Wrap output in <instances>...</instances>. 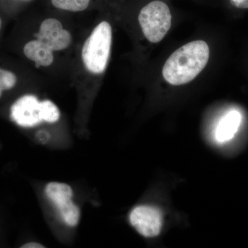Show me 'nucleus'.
<instances>
[{
    "label": "nucleus",
    "mask_w": 248,
    "mask_h": 248,
    "mask_svg": "<svg viewBox=\"0 0 248 248\" xmlns=\"http://www.w3.org/2000/svg\"><path fill=\"white\" fill-rule=\"evenodd\" d=\"M210 58L208 44L196 40L182 46L166 60L163 67L164 79L173 86L190 82L203 71Z\"/></svg>",
    "instance_id": "1"
},
{
    "label": "nucleus",
    "mask_w": 248,
    "mask_h": 248,
    "mask_svg": "<svg viewBox=\"0 0 248 248\" xmlns=\"http://www.w3.org/2000/svg\"><path fill=\"white\" fill-rule=\"evenodd\" d=\"M37 40L28 42L24 53L37 66H50L54 61V51L65 50L72 42L69 31L63 29L62 23L55 18H48L41 24Z\"/></svg>",
    "instance_id": "2"
},
{
    "label": "nucleus",
    "mask_w": 248,
    "mask_h": 248,
    "mask_svg": "<svg viewBox=\"0 0 248 248\" xmlns=\"http://www.w3.org/2000/svg\"><path fill=\"white\" fill-rule=\"evenodd\" d=\"M112 28L108 22L99 23L84 42L81 58L86 69L94 75L107 68L112 45Z\"/></svg>",
    "instance_id": "3"
},
{
    "label": "nucleus",
    "mask_w": 248,
    "mask_h": 248,
    "mask_svg": "<svg viewBox=\"0 0 248 248\" xmlns=\"http://www.w3.org/2000/svg\"><path fill=\"white\" fill-rule=\"evenodd\" d=\"M138 20L147 40L156 44L164 38L170 29L172 16L167 4L153 1L141 10Z\"/></svg>",
    "instance_id": "4"
},
{
    "label": "nucleus",
    "mask_w": 248,
    "mask_h": 248,
    "mask_svg": "<svg viewBox=\"0 0 248 248\" xmlns=\"http://www.w3.org/2000/svg\"><path fill=\"white\" fill-rule=\"evenodd\" d=\"M11 117L22 127H33L40 124L43 118L42 103L34 95L19 98L11 109Z\"/></svg>",
    "instance_id": "5"
},
{
    "label": "nucleus",
    "mask_w": 248,
    "mask_h": 248,
    "mask_svg": "<svg viewBox=\"0 0 248 248\" xmlns=\"http://www.w3.org/2000/svg\"><path fill=\"white\" fill-rule=\"evenodd\" d=\"M130 221L137 231L145 237H155L161 232L162 217L157 209L140 205L132 210Z\"/></svg>",
    "instance_id": "6"
},
{
    "label": "nucleus",
    "mask_w": 248,
    "mask_h": 248,
    "mask_svg": "<svg viewBox=\"0 0 248 248\" xmlns=\"http://www.w3.org/2000/svg\"><path fill=\"white\" fill-rule=\"evenodd\" d=\"M241 121V114L237 111L228 112L217 126L215 133L217 141L226 142L232 140L239 129Z\"/></svg>",
    "instance_id": "7"
},
{
    "label": "nucleus",
    "mask_w": 248,
    "mask_h": 248,
    "mask_svg": "<svg viewBox=\"0 0 248 248\" xmlns=\"http://www.w3.org/2000/svg\"><path fill=\"white\" fill-rule=\"evenodd\" d=\"M71 199H64L58 201L54 203L60 211L63 221L68 226L75 227L79 222L80 210L79 207L72 202Z\"/></svg>",
    "instance_id": "8"
},
{
    "label": "nucleus",
    "mask_w": 248,
    "mask_h": 248,
    "mask_svg": "<svg viewBox=\"0 0 248 248\" xmlns=\"http://www.w3.org/2000/svg\"><path fill=\"white\" fill-rule=\"evenodd\" d=\"M49 200L53 203L58 201L73 197V192L71 186L63 183H49L45 189Z\"/></svg>",
    "instance_id": "9"
},
{
    "label": "nucleus",
    "mask_w": 248,
    "mask_h": 248,
    "mask_svg": "<svg viewBox=\"0 0 248 248\" xmlns=\"http://www.w3.org/2000/svg\"><path fill=\"white\" fill-rule=\"evenodd\" d=\"M57 9L79 12L87 9L91 0H51Z\"/></svg>",
    "instance_id": "10"
},
{
    "label": "nucleus",
    "mask_w": 248,
    "mask_h": 248,
    "mask_svg": "<svg viewBox=\"0 0 248 248\" xmlns=\"http://www.w3.org/2000/svg\"><path fill=\"white\" fill-rule=\"evenodd\" d=\"M42 103L44 121L51 124L58 122L60 117L58 107L50 100H45Z\"/></svg>",
    "instance_id": "11"
},
{
    "label": "nucleus",
    "mask_w": 248,
    "mask_h": 248,
    "mask_svg": "<svg viewBox=\"0 0 248 248\" xmlns=\"http://www.w3.org/2000/svg\"><path fill=\"white\" fill-rule=\"evenodd\" d=\"M17 84V77L14 73L0 69V97L3 91L13 89Z\"/></svg>",
    "instance_id": "12"
},
{
    "label": "nucleus",
    "mask_w": 248,
    "mask_h": 248,
    "mask_svg": "<svg viewBox=\"0 0 248 248\" xmlns=\"http://www.w3.org/2000/svg\"><path fill=\"white\" fill-rule=\"evenodd\" d=\"M231 2L237 9H248V0H231Z\"/></svg>",
    "instance_id": "13"
},
{
    "label": "nucleus",
    "mask_w": 248,
    "mask_h": 248,
    "mask_svg": "<svg viewBox=\"0 0 248 248\" xmlns=\"http://www.w3.org/2000/svg\"><path fill=\"white\" fill-rule=\"evenodd\" d=\"M22 248H45V246L42 244H39V243L36 242H30L23 245L22 246Z\"/></svg>",
    "instance_id": "14"
},
{
    "label": "nucleus",
    "mask_w": 248,
    "mask_h": 248,
    "mask_svg": "<svg viewBox=\"0 0 248 248\" xmlns=\"http://www.w3.org/2000/svg\"><path fill=\"white\" fill-rule=\"evenodd\" d=\"M1 18H0V29H1Z\"/></svg>",
    "instance_id": "15"
}]
</instances>
